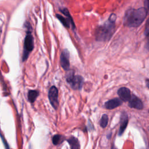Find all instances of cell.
<instances>
[{"instance_id": "cell-1", "label": "cell", "mask_w": 149, "mask_h": 149, "mask_svg": "<svg viewBox=\"0 0 149 149\" xmlns=\"http://www.w3.org/2000/svg\"><path fill=\"white\" fill-rule=\"evenodd\" d=\"M147 10L144 7L128 10L124 18V25L129 27H137L145 20Z\"/></svg>"}, {"instance_id": "cell-2", "label": "cell", "mask_w": 149, "mask_h": 149, "mask_svg": "<svg viewBox=\"0 0 149 149\" xmlns=\"http://www.w3.org/2000/svg\"><path fill=\"white\" fill-rule=\"evenodd\" d=\"M117 16L112 13L109 17L108 20L103 25L99 26L96 31V39L100 41H108L115 31V23Z\"/></svg>"}, {"instance_id": "cell-3", "label": "cell", "mask_w": 149, "mask_h": 149, "mask_svg": "<svg viewBox=\"0 0 149 149\" xmlns=\"http://www.w3.org/2000/svg\"><path fill=\"white\" fill-rule=\"evenodd\" d=\"M66 80L73 90H80L84 85V78L80 75H75L73 71H69L66 75Z\"/></svg>"}, {"instance_id": "cell-4", "label": "cell", "mask_w": 149, "mask_h": 149, "mask_svg": "<svg viewBox=\"0 0 149 149\" xmlns=\"http://www.w3.org/2000/svg\"><path fill=\"white\" fill-rule=\"evenodd\" d=\"M34 48V38L32 36L31 31L27 29V34L24 40L23 53L22 56L23 61H25L29 57L30 53Z\"/></svg>"}, {"instance_id": "cell-5", "label": "cell", "mask_w": 149, "mask_h": 149, "mask_svg": "<svg viewBox=\"0 0 149 149\" xmlns=\"http://www.w3.org/2000/svg\"><path fill=\"white\" fill-rule=\"evenodd\" d=\"M48 99L52 107L55 109L57 110L59 106L58 103V91L57 88L53 86L49 90L48 92Z\"/></svg>"}, {"instance_id": "cell-6", "label": "cell", "mask_w": 149, "mask_h": 149, "mask_svg": "<svg viewBox=\"0 0 149 149\" xmlns=\"http://www.w3.org/2000/svg\"><path fill=\"white\" fill-rule=\"evenodd\" d=\"M60 63L62 68L65 71H69L70 68L69 53L67 49H63L60 57Z\"/></svg>"}, {"instance_id": "cell-7", "label": "cell", "mask_w": 149, "mask_h": 149, "mask_svg": "<svg viewBox=\"0 0 149 149\" xmlns=\"http://www.w3.org/2000/svg\"><path fill=\"white\" fill-rule=\"evenodd\" d=\"M129 106L137 110H142L143 108V104L138 97L135 95L131 96L129 100Z\"/></svg>"}, {"instance_id": "cell-8", "label": "cell", "mask_w": 149, "mask_h": 149, "mask_svg": "<svg viewBox=\"0 0 149 149\" xmlns=\"http://www.w3.org/2000/svg\"><path fill=\"white\" fill-rule=\"evenodd\" d=\"M128 124V115L125 112H122L120 118V128L119 129L118 135L122 136L125 132Z\"/></svg>"}, {"instance_id": "cell-9", "label": "cell", "mask_w": 149, "mask_h": 149, "mask_svg": "<svg viewBox=\"0 0 149 149\" xmlns=\"http://www.w3.org/2000/svg\"><path fill=\"white\" fill-rule=\"evenodd\" d=\"M118 94L121 100L128 102L131 97L130 90L127 88H121L118 90Z\"/></svg>"}, {"instance_id": "cell-10", "label": "cell", "mask_w": 149, "mask_h": 149, "mask_svg": "<svg viewBox=\"0 0 149 149\" xmlns=\"http://www.w3.org/2000/svg\"><path fill=\"white\" fill-rule=\"evenodd\" d=\"M122 104V100L120 98H115L114 99H111V100H108L105 103V107L108 110H112L115 108H117L120 106H121Z\"/></svg>"}, {"instance_id": "cell-11", "label": "cell", "mask_w": 149, "mask_h": 149, "mask_svg": "<svg viewBox=\"0 0 149 149\" xmlns=\"http://www.w3.org/2000/svg\"><path fill=\"white\" fill-rule=\"evenodd\" d=\"M39 95V92L36 90H29L27 94L28 100L31 103H33L37 99V97Z\"/></svg>"}, {"instance_id": "cell-12", "label": "cell", "mask_w": 149, "mask_h": 149, "mask_svg": "<svg viewBox=\"0 0 149 149\" xmlns=\"http://www.w3.org/2000/svg\"><path fill=\"white\" fill-rule=\"evenodd\" d=\"M67 142L69 143L71 148L72 149H78L80 148V144L78 139L75 137H71L67 140Z\"/></svg>"}, {"instance_id": "cell-13", "label": "cell", "mask_w": 149, "mask_h": 149, "mask_svg": "<svg viewBox=\"0 0 149 149\" xmlns=\"http://www.w3.org/2000/svg\"><path fill=\"white\" fill-rule=\"evenodd\" d=\"M56 16H57V18H58V19L61 22V23L65 27H67V28L69 27L71 22L68 18H65L63 17V16H61V15H59V14H57Z\"/></svg>"}, {"instance_id": "cell-14", "label": "cell", "mask_w": 149, "mask_h": 149, "mask_svg": "<svg viewBox=\"0 0 149 149\" xmlns=\"http://www.w3.org/2000/svg\"><path fill=\"white\" fill-rule=\"evenodd\" d=\"M61 12L65 15L67 16V18L69 20L70 22H71V24L73 27V29H75V23H74V21L73 20V18L71 16L69 11L67 9V8H63V9H62L60 10Z\"/></svg>"}, {"instance_id": "cell-15", "label": "cell", "mask_w": 149, "mask_h": 149, "mask_svg": "<svg viewBox=\"0 0 149 149\" xmlns=\"http://www.w3.org/2000/svg\"><path fill=\"white\" fill-rule=\"evenodd\" d=\"M65 138L61 135H55L53 138V143L57 146L61 143H62L64 141Z\"/></svg>"}, {"instance_id": "cell-16", "label": "cell", "mask_w": 149, "mask_h": 149, "mask_svg": "<svg viewBox=\"0 0 149 149\" xmlns=\"http://www.w3.org/2000/svg\"><path fill=\"white\" fill-rule=\"evenodd\" d=\"M108 122V115L106 114H104L100 121V125L103 128H104L107 126Z\"/></svg>"}, {"instance_id": "cell-17", "label": "cell", "mask_w": 149, "mask_h": 149, "mask_svg": "<svg viewBox=\"0 0 149 149\" xmlns=\"http://www.w3.org/2000/svg\"><path fill=\"white\" fill-rule=\"evenodd\" d=\"M144 33H145L146 36L149 35V17L147 19V22H146V29H145Z\"/></svg>"}, {"instance_id": "cell-18", "label": "cell", "mask_w": 149, "mask_h": 149, "mask_svg": "<svg viewBox=\"0 0 149 149\" xmlns=\"http://www.w3.org/2000/svg\"><path fill=\"white\" fill-rule=\"evenodd\" d=\"M146 86L149 89V79H146Z\"/></svg>"}, {"instance_id": "cell-19", "label": "cell", "mask_w": 149, "mask_h": 149, "mask_svg": "<svg viewBox=\"0 0 149 149\" xmlns=\"http://www.w3.org/2000/svg\"><path fill=\"white\" fill-rule=\"evenodd\" d=\"M148 37V40H147V48L148 49H149V35L147 36Z\"/></svg>"}, {"instance_id": "cell-20", "label": "cell", "mask_w": 149, "mask_h": 149, "mask_svg": "<svg viewBox=\"0 0 149 149\" xmlns=\"http://www.w3.org/2000/svg\"><path fill=\"white\" fill-rule=\"evenodd\" d=\"M148 112H149V111H148Z\"/></svg>"}]
</instances>
